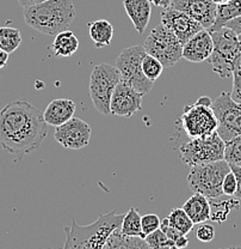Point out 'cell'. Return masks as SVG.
Returning <instances> with one entry per match:
<instances>
[{"instance_id": "6", "label": "cell", "mask_w": 241, "mask_h": 249, "mask_svg": "<svg viewBox=\"0 0 241 249\" xmlns=\"http://www.w3.org/2000/svg\"><path fill=\"white\" fill-rule=\"evenodd\" d=\"M226 142L216 132L210 136L191 138L179 147L181 162L189 167L225 160Z\"/></svg>"}, {"instance_id": "16", "label": "cell", "mask_w": 241, "mask_h": 249, "mask_svg": "<svg viewBox=\"0 0 241 249\" xmlns=\"http://www.w3.org/2000/svg\"><path fill=\"white\" fill-rule=\"evenodd\" d=\"M212 47L210 33L202 29L183 45V58L190 62H203L210 56Z\"/></svg>"}, {"instance_id": "33", "label": "cell", "mask_w": 241, "mask_h": 249, "mask_svg": "<svg viewBox=\"0 0 241 249\" xmlns=\"http://www.w3.org/2000/svg\"><path fill=\"white\" fill-rule=\"evenodd\" d=\"M196 236L201 242L208 243L211 242L215 237V229L211 225L206 224V223H201L198 228H197Z\"/></svg>"}, {"instance_id": "7", "label": "cell", "mask_w": 241, "mask_h": 249, "mask_svg": "<svg viewBox=\"0 0 241 249\" xmlns=\"http://www.w3.org/2000/svg\"><path fill=\"white\" fill-rule=\"evenodd\" d=\"M118 70L110 64H98L93 67L90 77V97L95 108L103 115H110L111 96L120 83Z\"/></svg>"}, {"instance_id": "15", "label": "cell", "mask_w": 241, "mask_h": 249, "mask_svg": "<svg viewBox=\"0 0 241 249\" xmlns=\"http://www.w3.org/2000/svg\"><path fill=\"white\" fill-rule=\"evenodd\" d=\"M170 6L185 12L204 29H209L215 20L217 5L212 0H172Z\"/></svg>"}, {"instance_id": "22", "label": "cell", "mask_w": 241, "mask_h": 249, "mask_svg": "<svg viewBox=\"0 0 241 249\" xmlns=\"http://www.w3.org/2000/svg\"><path fill=\"white\" fill-rule=\"evenodd\" d=\"M79 48V40L76 34L71 30H64L55 35L53 43H51V49L54 54L60 58H69Z\"/></svg>"}, {"instance_id": "29", "label": "cell", "mask_w": 241, "mask_h": 249, "mask_svg": "<svg viewBox=\"0 0 241 249\" xmlns=\"http://www.w3.org/2000/svg\"><path fill=\"white\" fill-rule=\"evenodd\" d=\"M162 70H164V65L157 58L146 53L144 60H142V71H144L145 76L152 82H155L158 78L161 76Z\"/></svg>"}, {"instance_id": "40", "label": "cell", "mask_w": 241, "mask_h": 249, "mask_svg": "<svg viewBox=\"0 0 241 249\" xmlns=\"http://www.w3.org/2000/svg\"><path fill=\"white\" fill-rule=\"evenodd\" d=\"M42 1H46V0H18V2H19L23 7L31 6V5L38 4V2H42Z\"/></svg>"}, {"instance_id": "10", "label": "cell", "mask_w": 241, "mask_h": 249, "mask_svg": "<svg viewBox=\"0 0 241 249\" xmlns=\"http://www.w3.org/2000/svg\"><path fill=\"white\" fill-rule=\"evenodd\" d=\"M146 55L144 46H131L123 49L116 59L115 67L120 72L121 79L129 83L144 95L151 92L154 82L149 80L142 71V60Z\"/></svg>"}, {"instance_id": "26", "label": "cell", "mask_w": 241, "mask_h": 249, "mask_svg": "<svg viewBox=\"0 0 241 249\" xmlns=\"http://www.w3.org/2000/svg\"><path fill=\"white\" fill-rule=\"evenodd\" d=\"M166 218L168 220V224L181 235H188L195 225L183 209H173Z\"/></svg>"}, {"instance_id": "1", "label": "cell", "mask_w": 241, "mask_h": 249, "mask_svg": "<svg viewBox=\"0 0 241 249\" xmlns=\"http://www.w3.org/2000/svg\"><path fill=\"white\" fill-rule=\"evenodd\" d=\"M47 133L43 113L28 101H12L0 110V146L17 160L36 151Z\"/></svg>"}, {"instance_id": "11", "label": "cell", "mask_w": 241, "mask_h": 249, "mask_svg": "<svg viewBox=\"0 0 241 249\" xmlns=\"http://www.w3.org/2000/svg\"><path fill=\"white\" fill-rule=\"evenodd\" d=\"M217 119V133L225 142L241 134V103L235 102L229 92H221L211 103Z\"/></svg>"}, {"instance_id": "2", "label": "cell", "mask_w": 241, "mask_h": 249, "mask_svg": "<svg viewBox=\"0 0 241 249\" xmlns=\"http://www.w3.org/2000/svg\"><path fill=\"white\" fill-rule=\"evenodd\" d=\"M23 9L25 23L49 36H55L68 29L77 16L72 0H46Z\"/></svg>"}, {"instance_id": "3", "label": "cell", "mask_w": 241, "mask_h": 249, "mask_svg": "<svg viewBox=\"0 0 241 249\" xmlns=\"http://www.w3.org/2000/svg\"><path fill=\"white\" fill-rule=\"evenodd\" d=\"M124 214L110 211L100 214L97 220L89 225H79L76 219L72 220L71 227L64 228L66 242L64 249H103L110 233L120 228Z\"/></svg>"}, {"instance_id": "25", "label": "cell", "mask_w": 241, "mask_h": 249, "mask_svg": "<svg viewBox=\"0 0 241 249\" xmlns=\"http://www.w3.org/2000/svg\"><path fill=\"white\" fill-rule=\"evenodd\" d=\"M120 229L126 235L139 236V237L145 238L144 232H142L141 216L139 213V210L135 209V207H131L127 212V214H124Z\"/></svg>"}, {"instance_id": "4", "label": "cell", "mask_w": 241, "mask_h": 249, "mask_svg": "<svg viewBox=\"0 0 241 249\" xmlns=\"http://www.w3.org/2000/svg\"><path fill=\"white\" fill-rule=\"evenodd\" d=\"M210 35L214 47L208 61L210 62L212 71L222 79L232 77L235 62L241 54L238 34L229 28L224 27L216 31H211Z\"/></svg>"}, {"instance_id": "24", "label": "cell", "mask_w": 241, "mask_h": 249, "mask_svg": "<svg viewBox=\"0 0 241 249\" xmlns=\"http://www.w3.org/2000/svg\"><path fill=\"white\" fill-rule=\"evenodd\" d=\"M90 37L95 42L97 48H102L111 45L113 37V27L109 20L97 19L89 23Z\"/></svg>"}, {"instance_id": "13", "label": "cell", "mask_w": 241, "mask_h": 249, "mask_svg": "<svg viewBox=\"0 0 241 249\" xmlns=\"http://www.w3.org/2000/svg\"><path fill=\"white\" fill-rule=\"evenodd\" d=\"M144 93L137 91L129 83L120 80L111 96L110 111L112 115L130 118L142 109Z\"/></svg>"}, {"instance_id": "14", "label": "cell", "mask_w": 241, "mask_h": 249, "mask_svg": "<svg viewBox=\"0 0 241 249\" xmlns=\"http://www.w3.org/2000/svg\"><path fill=\"white\" fill-rule=\"evenodd\" d=\"M160 18H161L162 24L177 36L181 45H184L189 38L193 37L198 31L204 29L196 19L191 18L185 12L173 9L171 6L164 9V11L160 15Z\"/></svg>"}, {"instance_id": "37", "label": "cell", "mask_w": 241, "mask_h": 249, "mask_svg": "<svg viewBox=\"0 0 241 249\" xmlns=\"http://www.w3.org/2000/svg\"><path fill=\"white\" fill-rule=\"evenodd\" d=\"M188 245H189V240L185 237V235H180L179 237L176 238L175 240L176 248H179V249L185 248V247H188Z\"/></svg>"}, {"instance_id": "17", "label": "cell", "mask_w": 241, "mask_h": 249, "mask_svg": "<svg viewBox=\"0 0 241 249\" xmlns=\"http://www.w3.org/2000/svg\"><path fill=\"white\" fill-rule=\"evenodd\" d=\"M76 113V103L68 98H58L47 106L43 118L48 124L58 127L73 118Z\"/></svg>"}, {"instance_id": "27", "label": "cell", "mask_w": 241, "mask_h": 249, "mask_svg": "<svg viewBox=\"0 0 241 249\" xmlns=\"http://www.w3.org/2000/svg\"><path fill=\"white\" fill-rule=\"evenodd\" d=\"M22 43V34L11 27H0V48L7 53H14Z\"/></svg>"}, {"instance_id": "8", "label": "cell", "mask_w": 241, "mask_h": 249, "mask_svg": "<svg viewBox=\"0 0 241 249\" xmlns=\"http://www.w3.org/2000/svg\"><path fill=\"white\" fill-rule=\"evenodd\" d=\"M212 101L208 96H202L193 105L184 108L180 124L190 138L210 136L217 129V119L211 107Z\"/></svg>"}, {"instance_id": "31", "label": "cell", "mask_w": 241, "mask_h": 249, "mask_svg": "<svg viewBox=\"0 0 241 249\" xmlns=\"http://www.w3.org/2000/svg\"><path fill=\"white\" fill-rule=\"evenodd\" d=\"M233 89L230 92V97L235 102L241 103V54L235 62L234 70H233Z\"/></svg>"}, {"instance_id": "23", "label": "cell", "mask_w": 241, "mask_h": 249, "mask_svg": "<svg viewBox=\"0 0 241 249\" xmlns=\"http://www.w3.org/2000/svg\"><path fill=\"white\" fill-rule=\"evenodd\" d=\"M241 16V0H229L216 6V15L212 25L208 31H216L224 28L229 20Z\"/></svg>"}, {"instance_id": "42", "label": "cell", "mask_w": 241, "mask_h": 249, "mask_svg": "<svg viewBox=\"0 0 241 249\" xmlns=\"http://www.w3.org/2000/svg\"><path fill=\"white\" fill-rule=\"evenodd\" d=\"M238 41H239V47H240V51H241V34L238 35Z\"/></svg>"}, {"instance_id": "35", "label": "cell", "mask_w": 241, "mask_h": 249, "mask_svg": "<svg viewBox=\"0 0 241 249\" xmlns=\"http://www.w3.org/2000/svg\"><path fill=\"white\" fill-rule=\"evenodd\" d=\"M230 170L233 171V174L235 175V178H237V191H235L234 196L237 199H241V167L238 164H234V163H229Z\"/></svg>"}, {"instance_id": "30", "label": "cell", "mask_w": 241, "mask_h": 249, "mask_svg": "<svg viewBox=\"0 0 241 249\" xmlns=\"http://www.w3.org/2000/svg\"><path fill=\"white\" fill-rule=\"evenodd\" d=\"M225 160L228 163H234L241 167V134L226 142Z\"/></svg>"}, {"instance_id": "18", "label": "cell", "mask_w": 241, "mask_h": 249, "mask_svg": "<svg viewBox=\"0 0 241 249\" xmlns=\"http://www.w3.org/2000/svg\"><path fill=\"white\" fill-rule=\"evenodd\" d=\"M123 6L137 33L141 35L151 19L152 7L149 0H123Z\"/></svg>"}, {"instance_id": "34", "label": "cell", "mask_w": 241, "mask_h": 249, "mask_svg": "<svg viewBox=\"0 0 241 249\" xmlns=\"http://www.w3.org/2000/svg\"><path fill=\"white\" fill-rule=\"evenodd\" d=\"M222 191H224L225 196H234L235 191H237V178H235V175L232 170L225 176L224 182H222Z\"/></svg>"}, {"instance_id": "21", "label": "cell", "mask_w": 241, "mask_h": 249, "mask_svg": "<svg viewBox=\"0 0 241 249\" xmlns=\"http://www.w3.org/2000/svg\"><path fill=\"white\" fill-rule=\"evenodd\" d=\"M149 248L145 238L139 236H129L116 228L106 240L103 249H147Z\"/></svg>"}, {"instance_id": "41", "label": "cell", "mask_w": 241, "mask_h": 249, "mask_svg": "<svg viewBox=\"0 0 241 249\" xmlns=\"http://www.w3.org/2000/svg\"><path fill=\"white\" fill-rule=\"evenodd\" d=\"M212 1H214L216 5H219V4H224V2L229 1V0H212Z\"/></svg>"}, {"instance_id": "32", "label": "cell", "mask_w": 241, "mask_h": 249, "mask_svg": "<svg viewBox=\"0 0 241 249\" xmlns=\"http://www.w3.org/2000/svg\"><path fill=\"white\" fill-rule=\"evenodd\" d=\"M160 219L159 216L155 213H147L145 216L141 217V228L142 232H144L145 237L149 233H152L155 230H158L160 228Z\"/></svg>"}, {"instance_id": "19", "label": "cell", "mask_w": 241, "mask_h": 249, "mask_svg": "<svg viewBox=\"0 0 241 249\" xmlns=\"http://www.w3.org/2000/svg\"><path fill=\"white\" fill-rule=\"evenodd\" d=\"M181 209L186 212L193 224H201L210 220V205L209 199L201 193H193L184 202Z\"/></svg>"}, {"instance_id": "36", "label": "cell", "mask_w": 241, "mask_h": 249, "mask_svg": "<svg viewBox=\"0 0 241 249\" xmlns=\"http://www.w3.org/2000/svg\"><path fill=\"white\" fill-rule=\"evenodd\" d=\"M225 27L229 28V29H232L234 33H237L238 35H239V34H241V16L234 18V19L229 20Z\"/></svg>"}, {"instance_id": "28", "label": "cell", "mask_w": 241, "mask_h": 249, "mask_svg": "<svg viewBox=\"0 0 241 249\" xmlns=\"http://www.w3.org/2000/svg\"><path fill=\"white\" fill-rule=\"evenodd\" d=\"M149 248L152 249H171L176 248L175 241L168 238L161 229H158L145 237Z\"/></svg>"}, {"instance_id": "12", "label": "cell", "mask_w": 241, "mask_h": 249, "mask_svg": "<svg viewBox=\"0 0 241 249\" xmlns=\"http://www.w3.org/2000/svg\"><path fill=\"white\" fill-rule=\"evenodd\" d=\"M91 134L92 129L90 124L86 121L73 116L68 121L56 127L54 138L64 149L80 150L90 144Z\"/></svg>"}, {"instance_id": "20", "label": "cell", "mask_w": 241, "mask_h": 249, "mask_svg": "<svg viewBox=\"0 0 241 249\" xmlns=\"http://www.w3.org/2000/svg\"><path fill=\"white\" fill-rule=\"evenodd\" d=\"M209 205H210V220L222 224L226 222L230 211L239 209L240 201L235 196H225V194H222L216 198L209 199Z\"/></svg>"}, {"instance_id": "5", "label": "cell", "mask_w": 241, "mask_h": 249, "mask_svg": "<svg viewBox=\"0 0 241 249\" xmlns=\"http://www.w3.org/2000/svg\"><path fill=\"white\" fill-rule=\"evenodd\" d=\"M229 171V163L226 160L204 163L190 167L186 181L193 193H201L208 199L216 198L224 194L222 182Z\"/></svg>"}, {"instance_id": "38", "label": "cell", "mask_w": 241, "mask_h": 249, "mask_svg": "<svg viewBox=\"0 0 241 249\" xmlns=\"http://www.w3.org/2000/svg\"><path fill=\"white\" fill-rule=\"evenodd\" d=\"M151 4L155 5L157 7H161V9H167L171 5V1L172 0H149Z\"/></svg>"}, {"instance_id": "9", "label": "cell", "mask_w": 241, "mask_h": 249, "mask_svg": "<svg viewBox=\"0 0 241 249\" xmlns=\"http://www.w3.org/2000/svg\"><path fill=\"white\" fill-rule=\"evenodd\" d=\"M147 54L153 55L164 65V67H172L183 58V45L177 36L162 23L149 33L144 43Z\"/></svg>"}, {"instance_id": "39", "label": "cell", "mask_w": 241, "mask_h": 249, "mask_svg": "<svg viewBox=\"0 0 241 249\" xmlns=\"http://www.w3.org/2000/svg\"><path fill=\"white\" fill-rule=\"evenodd\" d=\"M7 61H9V53L0 48V69L6 66Z\"/></svg>"}]
</instances>
